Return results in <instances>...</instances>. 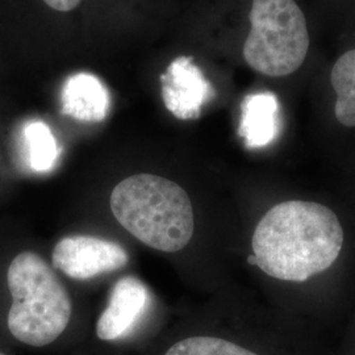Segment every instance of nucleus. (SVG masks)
<instances>
[{
    "mask_svg": "<svg viewBox=\"0 0 355 355\" xmlns=\"http://www.w3.org/2000/svg\"><path fill=\"white\" fill-rule=\"evenodd\" d=\"M279 132V103L272 92L249 95L241 105L239 133L250 149L270 145Z\"/></svg>",
    "mask_w": 355,
    "mask_h": 355,
    "instance_id": "9",
    "label": "nucleus"
},
{
    "mask_svg": "<svg viewBox=\"0 0 355 355\" xmlns=\"http://www.w3.org/2000/svg\"><path fill=\"white\" fill-rule=\"evenodd\" d=\"M51 8L60 12H69L76 10L82 0H44Z\"/></svg>",
    "mask_w": 355,
    "mask_h": 355,
    "instance_id": "13",
    "label": "nucleus"
},
{
    "mask_svg": "<svg viewBox=\"0 0 355 355\" xmlns=\"http://www.w3.org/2000/svg\"><path fill=\"white\" fill-rule=\"evenodd\" d=\"M166 108L180 120L198 119L214 89L191 57H178L161 76Z\"/></svg>",
    "mask_w": 355,
    "mask_h": 355,
    "instance_id": "6",
    "label": "nucleus"
},
{
    "mask_svg": "<svg viewBox=\"0 0 355 355\" xmlns=\"http://www.w3.org/2000/svg\"><path fill=\"white\" fill-rule=\"evenodd\" d=\"M12 296L7 325L13 337L29 346L54 343L71 318V300L51 267L36 253L13 258L7 272Z\"/></svg>",
    "mask_w": 355,
    "mask_h": 355,
    "instance_id": "3",
    "label": "nucleus"
},
{
    "mask_svg": "<svg viewBox=\"0 0 355 355\" xmlns=\"http://www.w3.org/2000/svg\"><path fill=\"white\" fill-rule=\"evenodd\" d=\"M243 58L257 73L286 76L305 61L309 33L295 0H253Z\"/></svg>",
    "mask_w": 355,
    "mask_h": 355,
    "instance_id": "4",
    "label": "nucleus"
},
{
    "mask_svg": "<svg viewBox=\"0 0 355 355\" xmlns=\"http://www.w3.org/2000/svg\"><path fill=\"white\" fill-rule=\"evenodd\" d=\"M150 304V292L135 277L117 280L107 308L96 324V336L102 341H116L128 336Z\"/></svg>",
    "mask_w": 355,
    "mask_h": 355,
    "instance_id": "7",
    "label": "nucleus"
},
{
    "mask_svg": "<svg viewBox=\"0 0 355 355\" xmlns=\"http://www.w3.org/2000/svg\"><path fill=\"white\" fill-rule=\"evenodd\" d=\"M165 355H258L237 343L217 337H189L174 343Z\"/></svg>",
    "mask_w": 355,
    "mask_h": 355,
    "instance_id": "12",
    "label": "nucleus"
},
{
    "mask_svg": "<svg viewBox=\"0 0 355 355\" xmlns=\"http://www.w3.org/2000/svg\"><path fill=\"white\" fill-rule=\"evenodd\" d=\"M330 82L337 94L336 119L343 127L355 128V49L346 51L337 60Z\"/></svg>",
    "mask_w": 355,
    "mask_h": 355,
    "instance_id": "10",
    "label": "nucleus"
},
{
    "mask_svg": "<svg viewBox=\"0 0 355 355\" xmlns=\"http://www.w3.org/2000/svg\"><path fill=\"white\" fill-rule=\"evenodd\" d=\"M23 137L29 167L36 173L53 170L60 158V146L51 127L41 120H32L24 127Z\"/></svg>",
    "mask_w": 355,
    "mask_h": 355,
    "instance_id": "11",
    "label": "nucleus"
},
{
    "mask_svg": "<svg viewBox=\"0 0 355 355\" xmlns=\"http://www.w3.org/2000/svg\"><path fill=\"white\" fill-rule=\"evenodd\" d=\"M343 229L337 215L315 202L277 204L254 230V266L284 282H305L337 261Z\"/></svg>",
    "mask_w": 355,
    "mask_h": 355,
    "instance_id": "1",
    "label": "nucleus"
},
{
    "mask_svg": "<svg viewBox=\"0 0 355 355\" xmlns=\"http://www.w3.org/2000/svg\"><path fill=\"white\" fill-rule=\"evenodd\" d=\"M110 204L120 225L155 250L177 253L192 239L190 198L170 179L152 174L127 178L114 187Z\"/></svg>",
    "mask_w": 355,
    "mask_h": 355,
    "instance_id": "2",
    "label": "nucleus"
},
{
    "mask_svg": "<svg viewBox=\"0 0 355 355\" xmlns=\"http://www.w3.org/2000/svg\"><path fill=\"white\" fill-rule=\"evenodd\" d=\"M123 246L92 236H69L57 242L51 254L53 266L76 280H87L127 266Z\"/></svg>",
    "mask_w": 355,
    "mask_h": 355,
    "instance_id": "5",
    "label": "nucleus"
},
{
    "mask_svg": "<svg viewBox=\"0 0 355 355\" xmlns=\"http://www.w3.org/2000/svg\"><path fill=\"white\" fill-rule=\"evenodd\" d=\"M62 114L79 121L101 123L111 110V95L94 74L76 73L69 76L61 92Z\"/></svg>",
    "mask_w": 355,
    "mask_h": 355,
    "instance_id": "8",
    "label": "nucleus"
},
{
    "mask_svg": "<svg viewBox=\"0 0 355 355\" xmlns=\"http://www.w3.org/2000/svg\"><path fill=\"white\" fill-rule=\"evenodd\" d=\"M0 355H4V354H3V353H0Z\"/></svg>",
    "mask_w": 355,
    "mask_h": 355,
    "instance_id": "14",
    "label": "nucleus"
}]
</instances>
